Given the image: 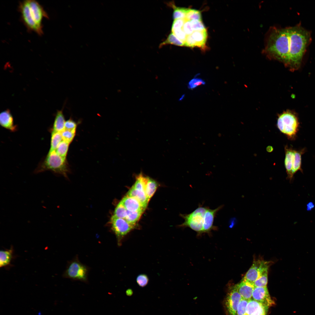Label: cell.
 Segmentation results:
<instances>
[{"instance_id":"obj_32","label":"cell","mask_w":315,"mask_h":315,"mask_svg":"<svg viewBox=\"0 0 315 315\" xmlns=\"http://www.w3.org/2000/svg\"><path fill=\"white\" fill-rule=\"evenodd\" d=\"M190 22L193 32L206 29L202 20H193L190 21Z\"/></svg>"},{"instance_id":"obj_5","label":"cell","mask_w":315,"mask_h":315,"mask_svg":"<svg viewBox=\"0 0 315 315\" xmlns=\"http://www.w3.org/2000/svg\"><path fill=\"white\" fill-rule=\"evenodd\" d=\"M89 271L88 267L80 262L76 256L68 262L62 275L64 278L86 282Z\"/></svg>"},{"instance_id":"obj_33","label":"cell","mask_w":315,"mask_h":315,"mask_svg":"<svg viewBox=\"0 0 315 315\" xmlns=\"http://www.w3.org/2000/svg\"><path fill=\"white\" fill-rule=\"evenodd\" d=\"M205 83V81L202 79L195 77L189 81L188 86L189 89L192 90L200 85H204Z\"/></svg>"},{"instance_id":"obj_25","label":"cell","mask_w":315,"mask_h":315,"mask_svg":"<svg viewBox=\"0 0 315 315\" xmlns=\"http://www.w3.org/2000/svg\"><path fill=\"white\" fill-rule=\"evenodd\" d=\"M143 212L141 211H131L127 210V215L125 219L134 227Z\"/></svg>"},{"instance_id":"obj_11","label":"cell","mask_w":315,"mask_h":315,"mask_svg":"<svg viewBox=\"0 0 315 315\" xmlns=\"http://www.w3.org/2000/svg\"><path fill=\"white\" fill-rule=\"evenodd\" d=\"M253 299L269 307L275 304L272 299L267 286L265 287H255L252 293Z\"/></svg>"},{"instance_id":"obj_12","label":"cell","mask_w":315,"mask_h":315,"mask_svg":"<svg viewBox=\"0 0 315 315\" xmlns=\"http://www.w3.org/2000/svg\"><path fill=\"white\" fill-rule=\"evenodd\" d=\"M222 207V206L211 209L207 208L205 212L203 223V233H209L211 231L216 227L213 225L214 219L217 213Z\"/></svg>"},{"instance_id":"obj_22","label":"cell","mask_w":315,"mask_h":315,"mask_svg":"<svg viewBox=\"0 0 315 315\" xmlns=\"http://www.w3.org/2000/svg\"><path fill=\"white\" fill-rule=\"evenodd\" d=\"M167 4L174 9L173 17L174 20L185 19L187 8L177 7L172 2L167 3Z\"/></svg>"},{"instance_id":"obj_16","label":"cell","mask_w":315,"mask_h":315,"mask_svg":"<svg viewBox=\"0 0 315 315\" xmlns=\"http://www.w3.org/2000/svg\"><path fill=\"white\" fill-rule=\"evenodd\" d=\"M120 202L125 209L130 211L144 212L145 209L137 200L133 197L126 195Z\"/></svg>"},{"instance_id":"obj_42","label":"cell","mask_w":315,"mask_h":315,"mask_svg":"<svg viewBox=\"0 0 315 315\" xmlns=\"http://www.w3.org/2000/svg\"><path fill=\"white\" fill-rule=\"evenodd\" d=\"M314 207V204L312 202H309L307 205V210L309 211L312 210Z\"/></svg>"},{"instance_id":"obj_24","label":"cell","mask_w":315,"mask_h":315,"mask_svg":"<svg viewBox=\"0 0 315 315\" xmlns=\"http://www.w3.org/2000/svg\"><path fill=\"white\" fill-rule=\"evenodd\" d=\"M263 304L251 299L249 300L246 307V315H252L257 312Z\"/></svg>"},{"instance_id":"obj_35","label":"cell","mask_w":315,"mask_h":315,"mask_svg":"<svg viewBox=\"0 0 315 315\" xmlns=\"http://www.w3.org/2000/svg\"><path fill=\"white\" fill-rule=\"evenodd\" d=\"M182 28L175 29L172 31L171 32L184 43L187 35L184 32Z\"/></svg>"},{"instance_id":"obj_1","label":"cell","mask_w":315,"mask_h":315,"mask_svg":"<svg viewBox=\"0 0 315 315\" xmlns=\"http://www.w3.org/2000/svg\"><path fill=\"white\" fill-rule=\"evenodd\" d=\"M310 40V33L300 26L273 28L269 34L265 52L292 69L296 70L300 65Z\"/></svg>"},{"instance_id":"obj_27","label":"cell","mask_w":315,"mask_h":315,"mask_svg":"<svg viewBox=\"0 0 315 315\" xmlns=\"http://www.w3.org/2000/svg\"><path fill=\"white\" fill-rule=\"evenodd\" d=\"M185 19L189 21L193 20H202L201 12L195 9L187 8Z\"/></svg>"},{"instance_id":"obj_43","label":"cell","mask_w":315,"mask_h":315,"mask_svg":"<svg viewBox=\"0 0 315 315\" xmlns=\"http://www.w3.org/2000/svg\"><path fill=\"white\" fill-rule=\"evenodd\" d=\"M132 293V291L130 289L127 290L126 291V294L128 296L131 295Z\"/></svg>"},{"instance_id":"obj_2","label":"cell","mask_w":315,"mask_h":315,"mask_svg":"<svg viewBox=\"0 0 315 315\" xmlns=\"http://www.w3.org/2000/svg\"><path fill=\"white\" fill-rule=\"evenodd\" d=\"M19 10L21 20L28 30L42 35L43 19L48 17L42 6L35 0H26L20 3Z\"/></svg>"},{"instance_id":"obj_8","label":"cell","mask_w":315,"mask_h":315,"mask_svg":"<svg viewBox=\"0 0 315 315\" xmlns=\"http://www.w3.org/2000/svg\"><path fill=\"white\" fill-rule=\"evenodd\" d=\"M270 264L269 262L261 260H255L243 279L253 283L264 272L268 270Z\"/></svg>"},{"instance_id":"obj_19","label":"cell","mask_w":315,"mask_h":315,"mask_svg":"<svg viewBox=\"0 0 315 315\" xmlns=\"http://www.w3.org/2000/svg\"><path fill=\"white\" fill-rule=\"evenodd\" d=\"M197 44V47L203 48L205 46L207 38V33L206 29L193 32L191 34Z\"/></svg>"},{"instance_id":"obj_3","label":"cell","mask_w":315,"mask_h":315,"mask_svg":"<svg viewBox=\"0 0 315 315\" xmlns=\"http://www.w3.org/2000/svg\"><path fill=\"white\" fill-rule=\"evenodd\" d=\"M47 170L66 177L68 172L66 159L59 155L55 151L48 153L44 160L35 170L34 173H38Z\"/></svg>"},{"instance_id":"obj_7","label":"cell","mask_w":315,"mask_h":315,"mask_svg":"<svg viewBox=\"0 0 315 315\" xmlns=\"http://www.w3.org/2000/svg\"><path fill=\"white\" fill-rule=\"evenodd\" d=\"M111 229L116 236L118 245L120 246L124 237L134 226L125 219L117 218L113 215L111 218Z\"/></svg>"},{"instance_id":"obj_4","label":"cell","mask_w":315,"mask_h":315,"mask_svg":"<svg viewBox=\"0 0 315 315\" xmlns=\"http://www.w3.org/2000/svg\"><path fill=\"white\" fill-rule=\"evenodd\" d=\"M299 125L297 115L292 111H286L278 117L277 122L278 129L290 138H293L296 135Z\"/></svg>"},{"instance_id":"obj_40","label":"cell","mask_w":315,"mask_h":315,"mask_svg":"<svg viewBox=\"0 0 315 315\" xmlns=\"http://www.w3.org/2000/svg\"><path fill=\"white\" fill-rule=\"evenodd\" d=\"M182 29L187 35H188L192 34L193 32V31L191 28L190 21L186 20L182 27Z\"/></svg>"},{"instance_id":"obj_28","label":"cell","mask_w":315,"mask_h":315,"mask_svg":"<svg viewBox=\"0 0 315 315\" xmlns=\"http://www.w3.org/2000/svg\"><path fill=\"white\" fill-rule=\"evenodd\" d=\"M69 144L62 140L59 144L55 151L59 155L66 159Z\"/></svg>"},{"instance_id":"obj_10","label":"cell","mask_w":315,"mask_h":315,"mask_svg":"<svg viewBox=\"0 0 315 315\" xmlns=\"http://www.w3.org/2000/svg\"><path fill=\"white\" fill-rule=\"evenodd\" d=\"M242 298L234 286L227 293L224 305L228 315H237V307Z\"/></svg>"},{"instance_id":"obj_20","label":"cell","mask_w":315,"mask_h":315,"mask_svg":"<svg viewBox=\"0 0 315 315\" xmlns=\"http://www.w3.org/2000/svg\"><path fill=\"white\" fill-rule=\"evenodd\" d=\"M157 187V182L154 180L148 177L145 185V192L149 201L155 193Z\"/></svg>"},{"instance_id":"obj_30","label":"cell","mask_w":315,"mask_h":315,"mask_svg":"<svg viewBox=\"0 0 315 315\" xmlns=\"http://www.w3.org/2000/svg\"><path fill=\"white\" fill-rule=\"evenodd\" d=\"M127 213V210L120 202L115 209L113 216L117 218L125 219Z\"/></svg>"},{"instance_id":"obj_31","label":"cell","mask_w":315,"mask_h":315,"mask_svg":"<svg viewBox=\"0 0 315 315\" xmlns=\"http://www.w3.org/2000/svg\"><path fill=\"white\" fill-rule=\"evenodd\" d=\"M76 131V130H64L61 132L63 140L70 144L75 136Z\"/></svg>"},{"instance_id":"obj_23","label":"cell","mask_w":315,"mask_h":315,"mask_svg":"<svg viewBox=\"0 0 315 315\" xmlns=\"http://www.w3.org/2000/svg\"><path fill=\"white\" fill-rule=\"evenodd\" d=\"M168 44H173L181 46H184V43L172 32L169 35L167 39L160 44L159 47L161 48Z\"/></svg>"},{"instance_id":"obj_37","label":"cell","mask_w":315,"mask_h":315,"mask_svg":"<svg viewBox=\"0 0 315 315\" xmlns=\"http://www.w3.org/2000/svg\"><path fill=\"white\" fill-rule=\"evenodd\" d=\"M77 123L71 118L66 121L65 124V130H76Z\"/></svg>"},{"instance_id":"obj_39","label":"cell","mask_w":315,"mask_h":315,"mask_svg":"<svg viewBox=\"0 0 315 315\" xmlns=\"http://www.w3.org/2000/svg\"><path fill=\"white\" fill-rule=\"evenodd\" d=\"M184 46L191 48L197 47V43L192 38L191 34L187 35L186 40L184 43Z\"/></svg>"},{"instance_id":"obj_18","label":"cell","mask_w":315,"mask_h":315,"mask_svg":"<svg viewBox=\"0 0 315 315\" xmlns=\"http://www.w3.org/2000/svg\"><path fill=\"white\" fill-rule=\"evenodd\" d=\"M63 108L57 111L52 131L62 132L65 130V121L63 113Z\"/></svg>"},{"instance_id":"obj_44","label":"cell","mask_w":315,"mask_h":315,"mask_svg":"<svg viewBox=\"0 0 315 315\" xmlns=\"http://www.w3.org/2000/svg\"><path fill=\"white\" fill-rule=\"evenodd\" d=\"M184 95H182V97H181V98L179 100H182L183 99V98L184 97Z\"/></svg>"},{"instance_id":"obj_26","label":"cell","mask_w":315,"mask_h":315,"mask_svg":"<svg viewBox=\"0 0 315 315\" xmlns=\"http://www.w3.org/2000/svg\"><path fill=\"white\" fill-rule=\"evenodd\" d=\"M302 151L295 150L294 163L292 170L293 176L294 174L298 170H301V155Z\"/></svg>"},{"instance_id":"obj_36","label":"cell","mask_w":315,"mask_h":315,"mask_svg":"<svg viewBox=\"0 0 315 315\" xmlns=\"http://www.w3.org/2000/svg\"><path fill=\"white\" fill-rule=\"evenodd\" d=\"M136 281L138 284L139 286L144 287L147 284L148 281V279L146 275L142 274L137 276Z\"/></svg>"},{"instance_id":"obj_15","label":"cell","mask_w":315,"mask_h":315,"mask_svg":"<svg viewBox=\"0 0 315 315\" xmlns=\"http://www.w3.org/2000/svg\"><path fill=\"white\" fill-rule=\"evenodd\" d=\"M0 124L3 127L12 132L16 131L18 129L17 126L14 124L13 117L8 109L0 114Z\"/></svg>"},{"instance_id":"obj_13","label":"cell","mask_w":315,"mask_h":315,"mask_svg":"<svg viewBox=\"0 0 315 315\" xmlns=\"http://www.w3.org/2000/svg\"><path fill=\"white\" fill-rule=\"evenodd\" d=\"M241 295L242 298L247 300L252 299L255 286L253 283L244 279L234 286Z\"/></svg>"},{"instance_id":"obj_21","label":"cell","mask_w":315,"mask_h":315,"mask_svg":"<svg viewBox=\"0 0 315 315\" xmlns=\"http://www.w3.org/2000/svg\"><path fill=\"white\" fill-rule=\"evenodd\" d=\"M62 140L61 132L52 131L51 132L50 148L48 153L55 151Z\"/></svg>"},{"instance_id":"obj_17","label":"cell","mask_w":315,"mask_h":315,"mask_svg":"<svg viewBox=\"0 0 315 315\" xmlns=\"http://www.w3.org/2000/svg\"><path fill=\"white\" fill-rule=\"evenodd\" d=\"M295 150L285 149V166L288 175L287 178L291 181L293 177L292 170L294 163Z\"/></svg>"},{"instance_id":"obj_9","label":"cell","mask_w":315,"mask_h":315,"mask_svg":"<svg viewBox=\"0 0 315 315\" xmlns=\"http://www.w3.org/2000/svg\"><path fill=\"white\" fill-rule=\"evenodd\" d=\"M126 195L136 198L145 209L149 201L145 193V183L141 177H136L135 183L129 190Z\"/></svg>"},{"instance_id":"obj_14","label":"cell","mask_w":315,"mask_h":315,"mask_svg":"<svg viewBox=\"0 0 315 315\" xmlns=\"http://www.w3.org/2000/svg\"><path fill=\"white\" fill-rule=\"evenodd\" d=\"M16 257L13 246L8 249L1 250L0 251V267H1L9 268Z\"/></svg>"},{"instance_id":"obj_6","label":"cell","mask_w":315,"mask_h":315,"mask_svg":"<svg viewBox=\"0 0 315 315\" xmlns=\"http://www.w3.org/2000/svg\"><path fill=\"white\" fill-rule=\"evenodd\" d=\"M207 207L201 205L193 211L188 214H181L180 216L184 220L183 223L179 226L188 227L197 232L198 235L203 233V223Z\"/></svg>"},{"instance_id":"obj_38","label":"cell","mask_w":315,"mask_h":315,"mask_svg":"<svg viewBox=\"0 0 315 315\" xmlns=\"http://www.w3.org/2000/svg\"><path fill=\"white\" fill-rule=\"evenodd\" d=\"M186 20L185 19L174 20L172 24L171 31L176 29L182 28Z\"/></svg>"},{"instance_id":"obj_34","label":"cell","mask_w":315,"mask_h":315,"mask_svg":"<svg viewBox=\"0 0 315 315\" xmlns=\"http://www.w3.org/2000/svg\"><path fill=\"white\" fill-rule=\"evenodd\" d=\"M249 300L242 298L237 309V315H246V307Z\"/></svg>"},{"instance_id":"obj_41","label":"cell","mask_w":315,"mask_h":315,"mask_svg":"<svg viewBox=\"0 0 315 315\" xmlns=\"http://www.w3.org/2000/svg\"><path fill=\"white\" fill-rule=\"evenodd\" d=\"M268 307L263 305L257 312L252 315H266Z\"/></svg>"},{"instance_id":"obj_29","label":"cell","mask_w":315,"mask_h":315,"mask_svg":"<svg viewBox=\"0 0 315 315\" xmlns=\"http://www.w3.org/2000/svg\"><path fill=\"white\" fill-rule=\"evenodd\" d=\"M268 270L264 272L261 276L253 283L255 287L267 286L268 281Z\"/></svg>"}]
</instances>
